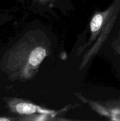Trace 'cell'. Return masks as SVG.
<instances>
[{"instance_id": "1", "label": "cell", "mask_w": 120, "mask_h": 121, "mask_svg": "<svg viewBox=\"0 0 120 121\" xmlns=\"http://www.w3.org/2000/svg\"><path fill=\"white\" fill-rule=\"evenodd\" d=\"M45 56V49L42 47H37L31 52L28 59V61L32 66H36L42 62Z\"/></svg>"}, {"instance_id": "2", "label": "cell", "mask_w": 120, "mask_h": 121, "mask_svg": "<svg viewBox=\"0 0 120 121\" xmlns=\"http://www.w3.org/2000/svg\"><path fill=\"white\" fill-rule=\"evenodd\" d=\"M15 109L18 113L21 114L30 115L36 111V106L29 103H19L15 105Z\"/></svg>"}, {"instance_id": "3", "label": "cell", "mask_w": 120, "mask_h": 121, "mask_svg": "<svg viewBox=\"0 0 120 121\" xmlns=\"http://www.w3.org/2000/svg\"><path fill=\"white\" fill-rule=\"evenodd\" d=\"M103 21V17L101 14H97L92 18L90 24L91 30L92 33H95L100 30Z\"/></svg>"}, {"instance_id": "4", "label": "cell", "mask_w": 120, "mask_h": 121, "mask_svg": "<svg viewBox=\"0 0 120 121\" xmlns=\"http://www.w3.org/2000/svg\"><path fill=\"white\" fill-rule=\"evenodd\" d=\"M10 119L7 118H2V117H0V121H9Z\"/></svg>"}, {"instance_id": "5", "label": "cell", "mask_w": 120, "mask_h": 121, "mask_svg": "<svg viewBox=\"0 0 120 121\" xmlns=\"http://www.w3.org/2000/svg\"><path fill=\"white\" fill-rule=\"evenodd\" d=\"M40 2H48V1H54V0H38Z\"/></svg>"}]
</instances>
